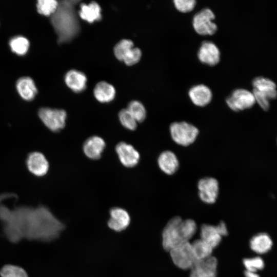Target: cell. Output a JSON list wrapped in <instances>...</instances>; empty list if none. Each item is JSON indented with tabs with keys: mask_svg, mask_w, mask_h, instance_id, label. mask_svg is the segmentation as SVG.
Instances as JSON below:
<instances>
[{
	"mask_svg": "<svg viewBox=\"0 0 277 277\" xmlns=\"http://www.w3.org/2000/svg\"><path fill=\"white\" fill-rule=\"evenodd\" d=\"M191 244L197 261L212 256L213 248L201 239L194 241Z\"/></svg>",
	"mask_w": 277,
	"mask_h": 277,
	"instance_id": "24",
	"label": "cell"
},
{
	"mask_svg": "<svg viewBox=\"0 0 277 277\" xmlns=\"http://www.w3.org/2000/svg\"><path fill=\"white\" fill-rule=\"evenodd\" d=\"M252 93L255 98V102L265 111H267L270 108L269 100L264 95L255 90H253Z\"/></svg>",
	"mask_w": 277,
	"mask_h": 277,
	"instance_id": "34",
	"label": "cell"
},
{
	"mask_svg": "<svg viewBox=\"0 0 277 277\" xmlns=\"http://www.w3.org/2000/svg\"><path fill=\"white\" fill-rule=\"evenodd\" d=\"M26 165L30 172L36 176L45 175L49 169V164L46 156L38 151L32 152L28 155Z\"/></svg>",
	"mask_w": 277,
	"mask_h": 277,
	"instance_id": "10",
	"label": "cell"
},
{
	"mask_svg": "<svg viewBox=\"0 0 277 277\" xmlns=\"http://www.w3.org/2000/svg\"><path fill=\"white\" fill-rule=\"evenodd\" d=\"M142 52L138 48L133 47L124 57L123 62L128 66L137 63L141 59Z\"/></svg>",
	"mask_w": 277,
	"mask_h": 277,
	"instance_id": "33",
	"label": "cell"
},
{
	"mask_svg": "<svg viewBox=\"0 0 277 277\" xmlns=\"http://www.w3.org/2000/svg\"><path fill=\"white\" fill-rule=\"evenodd\" d=\"M67 86L75 92H80L86 87L87 77L84 73L76 70L69 71L65 75Z\"/></svg>",
	"mask_w": 277,
	"mask_h": 277,
	"instance_id": "19",
	"label": "cell"
},
{
	"mask_svg": "<svg viewBox=\"0 0 277 277\" xmlns=\"http://www.w3.org/2000/svg\"><path fill=\"white\" fill-rule=\"evenodd\" d=\"M183 221L181 217L175 216L165 226L162 232V245L165 250L169 251L182 243L189 242Z\"/></svg>",
	"mask_w": 277,
	"mask_h": 277,
	"instance_id": "2",
	"label": "cell"
},
{
	"mask_svg": "<svg viewBox=\"0 0 277 277\" xmlns=\"http://www.w3.org/2000/svg\"><path fill=\"white\" fill-rule=\"evenodd\" d=\"M16 87L19 95L26 101L33 100L37 93L33 80L28 76L19 78L16 82Z\"/></svg>",
	"mask_w": 277,
	"mask_h": 277,
	"instance_id": "18",
	"label": "cell"
},
{
	"mask_svg": "<svg viewBox=\"0 0 277 277\" xmlns=\"http://www.w3.org/2000/svg\"><path fill=\"white\" fill-rule=\"evenodd\" d=\"M115 151L120 162L126 167H133L139 162L140 153L130 144L124 142H120L115 147Z\"/></svg>",
	"mask_w": 277,
	"mask_h": 277,
	"instance_id": "9",
	"label": "cell"
},
{
	"mask_svg": "<svg viewBox=\"0 0 277 277\" xmlns=\"http://www.w3.org/2000/svg\"><path fill=\"white\" fill-rule=\"evenodd\" d=\"M38 116L45 126L53 132H58L66 125L67 113L63 109L44 107L38 112Z\"/></svg>",
	"mask_w": 277,
	"mask_h": 277,
	"instance_id": "5",
	"label": "cell"
},
{
	"mask_svg": "<svg viewBox=\"0 0 277 277\" xmlns=\"http://www.w3.org/2000/svg\"><path fill=\"white\" fill-rule=\"evenodd\" d=\"M243 263L246 270L255 272L262 269L264 266V261L260 256L245 258L243 260Z\"/></svg>",
	"mask_w": 277,
	"mask_h": 277,
	"instance_id": "31",
	"label": "cell"
},
{
	"mask_svg": "<svg viewBox=\"0 0 277 277\" xmlns=\"http://www.w3.org/2000/svg\"><path fill=\"white\" fill-rule=\"evenodd\" d=\"M201 239L209 244L213 249L221 243L222 236L219 233L216 226L203 224L200 229Z\"/></svg>",
	"mask_w": 277,
	"mask_h": 277,
	"instance_id": "22",
	"label": "cell"
},
{
	"mask_svg": "<svg viewBox=\"0 0 277 277\" xmlns=\"http://www.w3.org/2000/svg\"><path fill=\"white\" fill-rule=\"evenodd\" d=\"M160 169L165 173L171 175L179 168V162L176 155L171 151L162 152L157 159Z\"/></svg>",
	"mask_w": 277,
	"mask_h": 277,
	"instance_id": "17",
	"label": "cell"
},
{
	"mask_svg": "<svg viewBox=\"0 0 277 277\" xmlns=\"http://www.w3.org/2000/svg\"><path fill=\"white\" fill-rule=\"evenodd\" d=\"M76 2L60 1L57 10L51 15V22L60 43L70 41L78 32L79 24L74 8Z\"/></svg>",
	"mask_w": 277,
	"mask_h": 277,
	"instance_id": "1",
	"label": "cell"
},
{
	"mask_svg": "<svg viewBox=\"0 0 277 277\" xmlns=\"http://www.w3.org/2000/svg\"><path fill=\"white\" fill-rule=\"evenodd\" d=\"M78 15L83 20L92 23L101 19V8L95 2H92L88 4L82 3L80 5Z\"/></svg>",
	"mask_w": 277,
	"mask_h": 277,
	"instance_id": "20",
	"label": "cell"
},
{
	"mask_svg": "<svg viewBox=\"0 0 277 277\" xmlns=\"http://www.w3.org/2000/svg\"><path fill=\"white\" fill-rule=\"evenodd\" d=\"M169 252L174 265L181 269L190 270L197 262L189 242L182 243Z\"/></svg>",
	"mask_w": 277,
	"mask_h": 277,
	"instance_id": "4",
	"label": "cell"
},
{
	"mask_svg": "<svg viewBox=\"0 0 277 277\" xmlns=\"http://www.w3.org/2000/svg\"><path fill=\"white\" fill-rule=\"evenodd\" d=\"M9 44L11 51L19 55H25L28 52L30 45L29 40L21 35L11 38Z\"/></svg>",
	"mask_w": 277,
	"mask_h": 277,
	"instance_id": "25",
	"label": "cell"
},
{
	"mask_svg": "<svg viewBox=\"0 0 277 277\" xmlns=\"http://www.w3.org/2000/svg\"><path fill=\"white\" fill-rule=\"evenodd\" d=\"M199 196L203 202L213 204L215 202L219 194V186L216 179L212 177H205L197 183Z\"/></svg>",
	"mask_w": 277,
	"mask_h": 277,
	"instance_id": "8",
	"label": "cell"
},
{
	"mask_svg": "<svg viewBox=\"0 0 277 277\" xmlns=\"http://www.w3.org/2000/svg\"><path fill=\"white\" fill-rule=\"evenodd\" d=\"M214 18L215 15L210 9L204 8L194 15L193 27L200 35H213L217 30V26L213 22Z\"/></svg>",
	"mask_w": 277,
	"mask_h": 277,
	"instance_id": "6",
	"label": "cell"
},
{
	"mask_svg": "<svg viewBox=\"0 0 277 277\" xmlns=\"http://www.w3.org/2000/svg\"><path fill=\"white\" fill-rule=\"evenodd\" d=\"M215 226L219 233L222 236H226L228 234L227 226L224 222H221Z\"/></svg>",
	"mask_w": 277,
	"mask_h": 277,
	"instance_id": "35",
	"label": "cell"
},
{
	"mask_svg": "<svg viewBox=\"0 0 277 277\" xmlns=\"http://www.w3.org/2000/svg\"><path fill=\"white\" fill-rule=\"evenodd\" d=\"M169 130L173 141L183 146H187L192 144L199 132L195 126L186 122L172 123Z\"/></svg>",
	"mask_w": 277,
	"mask_h": 277,
	"instance_id": "3",
	"label": "cell"
},
{
	"mask_svg": "<svg viewBox=\"0 0 277 277\" xmlns=\"http://www.w3.org/2000/svg\"><path fill=\"white\" fill-rule=\"evenodd\" d=\"M188 95L191 102L199 107L207 105L212 98L211 90L204 84H199L192 87L189 90Z\"/></svg>",
	"mask_w": 277,
	"mask_h": 277,
	"instance_id": "15",
	"label": "cell"
},
{
	"mask_svg": "<svg viewBox=\"0 0 277 277\" xmlns=\"http://www.w3.org/2000/svg\"><path fill=\"white\" fill-rule=\"evenodd\" d=\"M272 245L270 236L266 233L261 232L253 236L250 241L251 249L258 253H264L269 251Z\"/></svg>",
	"mask_w": 277,
	"mask_h": 277,
	"instance_id": "21",
	"label": "cell"
},
{
	"mask_svg": "<svg viewBox=\"0 0 277 277\" xmlns=\"http://www.w3.org/2000/svg\"><path fill=\"white\" fill-rule=\"evenodd\" d=\"M252 85L253 90L264 95L269 100H274L277 97L276 84L270 79L263 76H258L253 80Z\"/></svg>",
	"mask_w": 277,
	"mask_h": 277,
	"instance_id": "16",
	"label": "cell"
},
{
	"mask_svg": "<svg viewBox=\"0 0 277 277\" xmlns=\"http://www.w3.org/2000/svg\"><path fill=\"white\" fill-rule=\"evenodd\" d=\"M217 261L211 256L205 260L197 261L190 269L189 277H216Z\"/></svg>",
	"mask_w": 277,
	"mask_h": 277,
	"instance_id": "11",
	"label": "cell"
},
{
	"mask_svg": "<svg viewBox=\"0 0 277 277\" xmlns=\"http://www.w3.org/2000/svg\"><path fill=\"white\" fill-rule=\"evenodd\" d=\"M0 274L2 277H28L23 268L11 265L4 266L0 271Z\"/></svg>",
	"mask_w": 277,
	"mask_h": 277,
	"instance_id": "30",
	"label": "cell"
},
{
	"mask_svg": "<svg viewBox=\"0 0 277 277\" xmlns=\"http://www.w3.org/2000/svg\"><path fill=\"white\" fill-rule=\"evenodd\" d=\"M119 121L122 125L129 130H134L137 122L127 109H123L118 113Z\"/></svg>",
	"mask_w": 277,
	"mask_h": 277,
	"instance_id": "29",
	"label": "cell"
},
{
	"mask_svg": "<svg viewBox=\"0 0 277 277\" xmlns=\"http://www.w3.org/2000/svg\"><path fill=\"white\" fill-rule=\"evenodd\" d=\"M94 95L100 102L109 103L114 99L115 90L112 85L107 82L102 81L95 86Z\"/></svg>",
	"mask_w": 277,
	"mask_h": 277,
	"instance_id": "23",
	"label": "cell"
},
{
	"mask_svg": "<svg viewBox=\"0 0 277 277\" xmlns=\"http://www.w3.org/2000/svg\"><path fill=\"white\" fill-rule=\"evenodd\" d=\"M110 219L108 221V226L117 232L126 229L130 223V216L128 212L123 208L114 207L110 210Z\"/></svg>",
	"mask_w": 277,
	"mask_h": 277,
	"instance_id": "13",
	"label": "cell"
},
{
	"mask_svg": "<svg viewBox=\"0 0 277 277\" xmlns=\"http://www.w3.org/2000/svg\"><path fill=\"white\" fill-rule=\"evenodd\" d=\"M226 102L233 111H240L251 108L255 103L252 92L245 89H237L228 96Z\"/></svg>",
	"mask_w": 277,
	"mask_h": 277,
	"instance_id": "7",
	"label": "cell"
},
{
	"mask_svg": "<svg viewBox=\"0 0 277 277\" xmlns=\"http://www.w3.org/2000/svg\"><path fill=\"white\" fill-rule=\"evenodd\" d=\"M106 147V143L101 137L93 135L84 143L83 150L85 155L91 160L99 159Z\"/></svg>",
	"mask_w": 277,
	"mask_h": 277,
	"instance_id": "14",
	"label": "cell"
},
{
	"mask_svg": "<svg viewBox=\"0 0 277 277\" xmlns=\"http://www.w3.org/2000/svg\"><path fill=\"white\" fill-rule=\"evenodd\" d=\"M244 275L245 277H260L259 275L255 272L250 271L246 270L244 271Z\"/></svg>",
	"mask_w": 277,
	"mask_h": 277,
	"instance_id": "36",
	"label": "cell"
},
{
	"mask_svg": "<svg viewBox=\"0 0 277 277\" xmlns=\"http://www.w3.org/2000/svg\"><path fill=\"white\" fill-rule=\"evenodd\" d=\"M128 110L137 123L144 121L146 116V110L142 103L137 101L130 102L127 107Z\"/></svg>",
	"mask_w": 277,
	"mask_h": 277,
	"instance_id": "27",
	"label": "cell"
},
{
	"mask_svg": "<svg viewBox=\"0 0 277 277\" xmlns=\"http://www.w3.org/2000/svg\"><path fill=\"white\" fill-rule=\"evenodd\" d=\"M173 2L175 8L183 13L191 11L196 4L195 0H174Z\"/></svg>",
	"mask_w": 277,
	"mask_h": 277,
	"instance_id": "32",
	"label": "cell"
},
{
	"mask_svg": "<svg viewBox=\"0 0 277 277\" xmlns=\"http://www.w3.org/2000/svg\"><path fill=\"white\" fill-rule=\"evenodd\" d=\"M58 2L55 0H38L36 4L37 12L45 16H51L57 10Z\"/></svg>",
	"mask_w": 277,
	"mask_h": 277,
	"instance_id": "26",
	"label": "cell"
},
{
	"mask_svg": "<svg viewBox=\"0 0 277 277\" xmlns=\"http://www.w3.org/2000/svg\"><path fill=\"white\" fill-rule=\"evenodd\" d=\"M132 41L124 39L117 43L114 48V54L120 61H123L125 56L133 47Z\"/></svg>",
	"mask_w": 277,
	"mask_h": 277,
	"instance_id": "28",
	"label": "cell"
},
{
	"mask_svg": "<svg viewBox=\"0 0 277 277\" xmlns=\"http://www.w3.org/2000/svg\"><path fill=\"white\" fill-rule=\"evenodd\" d=\"M197 57L202 63L213 66L220 62L221 53L219 48L214 43L205 41L199 48Z\"/></svg>",
	"mask_w": 277,
	"mask_h": 277,
	"instance_id": "12",
	"label": "cell"
}]
</instances>
